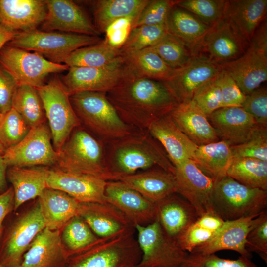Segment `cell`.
<instances>
[{
  "instance_id": "26",
  "label": "cell",
  "mask_w": 267,
  "mask_h": 267,
  "mask_svg": "<svg viewBox=\"0 0 267 267\" xmlns=\"http://www.w3.org/2000/svg\"><path fill=\"white\" fill-rule=\"evenodd\" d=\"M157 220L165 233L178 243L185 231L199 216L195 208L177 193L156 202Z\"/></svg>"
},
{
  "instance_id": "21",
  "label": "cell",
  "mask_w": 267,
  "mask_h": 267,
  "mask_svg": "<svg viewBox=\"0 0 267 267\" xmlns=\"http://www.w3.org/2000/svg\"><path fill=\"white\" fill-rule=\"evenodd\" d=\"M220 64L234 80L245 95L267 80V53L251 44L241 57Z\"/></svg>"
},
{
  "instance_id": "53",
  "label": "cell",
  "mask_w": 267,
  "mask_h": 267,
  "mask_svg": "<svg viewBox=\"0 0 267 267\" xmlns=\"http://www.w3.org/2000/svg\"><path fill=\"white\" fill-rule=\"evenodd\" d=\"M216 233L194 222L180 237L178 244L184 251L191 253L196 248L211 239Z\"/></svg>"
},
{
  "instance_id": "28",
  "label": "cell",
  "mask_w": 267,
  "mask_h": 267,
  "mask_svg": "<svg viewBox=\"0 0 267 267\" xmlns=\"http://www.w3.org/2000/svg\"><path fill=\"white\" fill-rule=\"evenodd\" d=\"M169 114L177 127L197 145L219 140L207 116L191 100L179 103Z\"/></svg>"
},
{
  "instance_id": "57",
  "label": "cell",
  "mask_w": 267,
  "mask_h": 267,
  "mask_svg": "<svg viewBox=\"0 0 267 267\" xmlns=\"http://www.w3.org/2000/svg\"><path fill=\"white\" fill-rule=\"evenodd\" d=\"M250 44L267 53V21L264 19L255 30Z\"/></svg>"
},
{
  "instance_id": "43",
  "label": "cell",
  "mask_w": 267,
  "mask_h": 267,
  "mask_svg": "<svg viewBox=\"0 0 267 267\" xmlns=\"http://www.w3.org/2000/svg\"><path fill=\"white\" fill-rule=\"evenodd\" d=\"M226 0H177L175 5L212 26L224 17Z\"/></svg>"
},
{
  "instance_id": "31",
  "label": "cell",
  "mask_w": 267,
  "mask_h": 267,
  "mask_svg": "<svg viewBox=\"0 0 267 267\" xmlns=\"http://www.w3.org/2000/svg\"><path fill=\"white\" fill-rule=\"evenodd\" d=\"M46 227L60 230L73 217L79 215L80 202L67 193L46 187L38 197Z\"/></svg>"
},
{
  "instance_id": "44",
  "label": "cell",
  "mask_w": 267,
  "mask_h": 267,
  "mask_svg": "<svg viewBox=\"0 0 267 267\" xmlns=\"http://www.w3.org/2000/svg\"><path fill=\"white\" fill-rule=\"evenodd\" d=\"M31 128L22 116L13 108L0 114V141L7 149L20 142Z\"/></svg>"
},
{
  "instance_id": "1",
  "label": "cell",
  "mask_w": 267,
  "mask_h": 267,
  "mask_svg": "<svg viewBox=\"0 0 267 267\" xmlns=\"http://www.w3.org/2000/svg\"><path fill=\"white\" fill-rule=\"evenodd\" d=\"M126 68L106 96L125 123L137 130H147L153 122L169 114L179 102L165 82L138 76Z\"/></svg>"
},
{
  "instance_id": "13",
  "label": "cell",
  "mask_w": 267,
  "mask_h": 267,
  "mask_svg": "<svg viewBox=\"0 0 267 267\" xmlns=\"http://www.w3.org/2000/svg\"><path fill=\"white\" fill-rule=\"evenodd\" d=\"M60 78L70 95L84 92L107 93L119 82L127 68L123 58L102 67H70Z\"/></svg>"
},
{
  "instance_id": "2",
  "label": "cell",
  "mask_w": 267,
  "mask_h": 267,
  "mask_svg": "<svg viewBox=\"0 0 267 267\" xmlns=\"http://www.w3.org/2000/svg\"><path fill=\"white\" fill-rule=\"evenodd\" d=\"M108 169L115 180L139 170L159 167L174 174L175 167L147 130L105 143Z\"/></svg>"
},
{
  "instance_id": "33",
  "label": "cell",
  "mask_w": 267,
  "mask_h": 267,
  "mask_svg": "<svg viewBox=\"0 0 267 267\" xmlns=\"http://www.w3.org/2000/svg\"><path fill=\"white\" fill-rule=\"evenodd\" d=\"M166 24L168 33L179 39L195 56L198 55L201 42L211 26L176 5L171 9Z\"/></svg>"
},
{
  "instance_id": "39",
  "label": "cell",
  "mask_w": 267,
  "mask_h": 267,
  "mask_svg": "<svg viewBox=\"0 0 267 267\" xmlns=\"http://www.w3.org/2000/svg\"><path fill=\"white\" fill-rule=\"evenodd\" d=\"M226 175L246 186L267 191V161L234 157Z\"/></svg>"
},
{
  "instance_id": "30",
  "label": "cell",
  "mask_w": 267,
  "mask_h": 267,
  "mask_svg": "<svg viewBox=\"0 0 267 267\" xmlns=\"http://www.w3.org/2000/svg\"><path fill=\"white\" fill-rule=\"evenodd\" d=\"M267 11V0H226L223 18L250 44Z\"/></svg>"
},
{
  "instance_id": "58",
  "label": "cell",
  "mask_w": 267,
  "mask_h": 267,
  "mask_svg": "<svg viewBox=\"0 0 267 267\" xmlns=\"http://www.w3.org/2000/svg\"><path fill=\"white\" fill-rule=\"evenodd\" d=\"M8 166L3 155H0V194L8 189L6 172Z\"/></svg>"
},
{
  "instance_id": "37",
  "label": "cell",
  "mask_w": 267,
  "mask_h": 267,
  "mask_svg": "<svg viewBox=\"0 0 267 267\" xmlns=\"http://www.w3.org/2000/svg\"><path fill=\"white\" fill-rule=\"evenodd\" d=\"M122 57L130 71L149 79L167 82L176 70L168 66L151 47Z\"/></svg>"
},
{
  "instance_id": "5",
  "label": "cell",
  "mask_w": 267,
  "mask_h": 267,
  "mask_svg": "<svg viewBox=\"0 0 267 267\" xmlns=\"http://www.w3.org/2000/svg\"><path fill=\"white\" fill-rule=\"evenodd\" d=\"M214 211L224 221L257 216L267 207V191L251 188L225 176L214 182Z\"/></svg>"
},
{
  "instance_id": "25",
  "label": "cell",
  "mask_w": 267,
  "mask_h": 267,
  "mask_svg": "<svg viewBox=\"0 0 267 267\" xmlns=\"http://www.w3.org/2000/svg\"><path fill=\"white\" fill-rule=\"evenodd\" d=\"M46 13L45 0H0V23L14 31L36 29Z\"/></svg>"
},
{
  "instance_id": "54",
  "label": "cell",
  "mask_w": 267,
  "mask_h": 267,
  "mask_svg": "<svg viewBox=\"0 0 267 267\" xmlns=\"http://www.w3.org/2000/svg\"><path fill=\"white\" fill-rule=\"evenodd\" d=\"M18 84L13 77L0 65V114L12 108V99Z\"/></svg>"
},
{
  "instance_id": "24",
  "label": "cell",
  "mask_w": 267,
  "mask_h": 267,
  "mask_svg": "<svg viewBox=\"0 0 267 267\" xmlns=\"http://www.w3.org/2000/svg\"><path fill=\"white\" fill-rule=\"evenodd\" d=\"M147 130L164 148L174 167L192 159L198 145L177 127L169 114L153 122Z\"/></svg>"
},
{
  "instance_id": "52",
  "label": "cell",
  "mask_w": 267,
  "mask_h": 267,
  "mask_svg": "<svg viewBox=\"0 0 267 267\" xmlns=\"http://www.w3.org/2000/svg\"><path fill=\"white\" fill-rule=\"evenodd\" d=\"M137 18L125 17L114 21L106 29L105 39L112 47L120 49L127 40Z\"/></svg>"
},
{
  "instance_id": "17",
  "label": "cell",
  "mask_w": 267,
  "mask_h": 267,
  "mask_svg": "<svg viewBox=\"0 0 267 267\" xmlns=\"http://www.w3.org/2000/svg\"><path fill=\"white\" fill-rule=\"evenodd\" d=\"M46 17L41 24L42 31L59 30L82 35L99 36L96 29L85 11L70 0H45Z\"/></svg>"
},
{
  "instance_id": "15",
  "label": "cell",
  "mask_w": 267,
  "mask_h": 267,
  "mask_svg": "<svg viewBox=\"0 0 267 267\" xmlns=\"http://www.w3.org/2000/svg\"><path fill=\"white\" fill-rule=\"evenodd\" d=\"M250 44L226 20L223 18L211 26L200 44L198 55L221 64L238 58Z\"/></svg>"
},
{
  "instance_id": "8",
  "label": "cell",
  "mask_w": 267,
  "mask_h": 267,
  "mask_svg": "<svg viewBox=\"0 0 267 267\" xmlns=\"http://www.w3.org/2000/svg\"><path fill=\"white\" fill-rule=\"evenodd\" d=\"M0 65L15 80L18 85H28L36 88L45 84L50 73L68 70L69 67L46 59L37 52L4 45L0 50Z\"/></svg>"
},
{
  "instance_id": "36",
  "label": "cell",
  "mask_w": 267,
  "mask_h": 267,
  "mask_svg": "<svg viewBox=\"0 0 267 267\" xmlns=\"http://www.w3.org/2000/svg\"><path fill=\"white\" fill-rule=\"evenodd\" d=\"M150 0H97L91 3L94 24L101 34L117 19L133 17L138 18Z\"/></svg>"
},
{
  "instance_id": "48",
  "label": "cell",
  "mask_w": 267,
  "mask_h": 267,
  "mask_svg": "<svg viewBox=\"0 0 267 267\" xmlns=\"http://www.w3.org/2000/svg\"><path fill=\"white\" fill-rule=\"evenodd\" d=\"M215 77L203 85L191 100L207 116L222 107L221 90Z\"/></svg>"
},
{
  "instance_id": "45",
  "label": "cell",
  "mask_w": 267,
  "mask_h": 267,
  "mask_svg": "<svg viewBox=\"0 0 267 267\" xmlns=\"http://www.w3.org/2000/svg\"><path fill=\"white\" fill-rule=\"evenodd\" d=\"M233 158H251L267 161V127L258 126L242 143L230 146Z\"/></svg>"
},
{
  "instance_id": "7",
  "label": "cell",
  "mask_w": 267,
  "mask_h": 267,
  "mask_svg": "<svg viewBox=\"0 0 267 267\" xmlns=\"http://www.w3.org/2000/svg\"><path fill=\"white\" fill-rule=\"evenodd\" d=\"M36 89L49 123L53 147L58 152L81 123L71 103L70 95L58 75Z\"/></svg>"
},
{
  "instance_id": "47",
  "label": "cell",
  "mask_w": 267,
  "mask_h": 267,
  "mask_svg": "<svg viewBox=\"0 0 267 267\" xmlns=\"http://www.w3.org/2000/svg\"><path fill=\"white\" fill-rule=\"evenodd\" d=\"M246 248L250 253L259 255L267 264V211L265 210L254 219L246 238Z\"/></svg>"
},
{
  "instance_id": "18",
  "label": "cell",
  "mask_w": 267,
  "mask_h": 267,
  "mask_svg": "<svg viewBox=\"0 0 267 267\" xmlns=\"http://www.w3.org/2000/svg\"><path fill=\"white\" fill-rule=\"evenodd\" d=\"M222 69L220 64L199 55L183 67L176 69L171 79L164 82L173 91L179 103L186 102L191 101L195 92L215 78Z\"/></svg>"
},
{
  "instance_id": "49",
  "label": "cell",
  "mask_w": 267,
  "mask_h": 267,
  "mask_svg": "<svg viewBox=\"0 0 267 267\" xmlns=\"http://www.w3.org/2000/svg\"><path fill=\"white\" fill-rule=\"evenodd\" d=\"M175 5V0H150L141 12L134 27L165 23L171 9Z\"/></svg>"
},
{
  "instance_id": "14",
  "label": "cell",
  "mask_w": 267,
  "mask_h": 267,
  "mask_svg": "<svg viewBox=\"0 0 267 267\" xmlns=\"http://www.w3.org/2000/svg\"><path fill=\"white\" fill-rule=\"evenodd\" d=\"M174 175L177 193L195 208L199 217L215 212L212 201L214 182L193 160L188 159L175 166Z\"/></svg>"
},
{
  "instance_id": "61",
  "label": "cell",
  "mask_w": 267,
  "mask_h": 267,
  "mask_svg": "<svg viewBox=\"0 0 267 267\" xmlns=\"http://www.w3.org/2000/svg\"><path fill=\"white\" fill-rule=\"evenodd\" d=\"M0 267H2L0 265Z\"/></svg>"
},
{
  "instance_id": "46",
  "label": "cell",
  "mask_w": 267,
  "mask_h": 267,
  "mask_svg": "<svg viewBox=\"0 0 267 267\" xmlns=\"http://www.w3.org/2000/svg\"><path fill=\"white\" fill-rule=\"evenodd\" d=\"M181 267H257L251 258L240 256L231 260L219 257L215 254L188 253Z\"/></svg>"
},
{
  "instance_id": "55",
  "label": "cell",
  "mask_w": 267,
  "mask_h": 267,
  "mask_svg": "<svg viewBox=\"0 0 267 267\" xmlns=\"http://www.w3.org/2000/svg\"><path fill=\"white\" fill-rule=\"evenodd\" d=\"M14 193L12 186L0 194V241L4 229V221L14 209Z\"/></svg>"
},
{
  "instance_id": "20",
  "label": "cell",
  "mask_w": 267,
  "mask_h": 267,
  "mask_svg": "<svg viewBox=\"0 0 267 267\" xmlns=\"http://www.w3.org/2000/svg\"><path fill=\"white\" fill-rule=\"evenodd\" d=\"M79 215L101 238L111 239L135 230L125 215L108 203L80 202Z\"/></svg>"
},
{
  "instance_id": "9",
  "label": "cell",
  "mask_w": 267,
  "mask_h": 267,
  "mask_svg": "<svg viewBox=\"0 0 267 267\" xmlns=\"http://www.w3.org/2000/svg\"><path fill=\"white\" fill-rule=\"evenodd\" d=\"M101 40L99 36L47 32L36 29L18 32L6 44L33 51L52 61L78 48L94 44Z\"/></svg>"
},
{
  "instance_id": "3",
  "label": "cell",
  "mask_w": 267,
  "mask_h": 267,
  "mask_svg": "<svg viewBox=\"0 0 267 267\" xmlns=\"http://www.w3.org/2000/svg\"><path fill=\"white\" fill-rule=\"evenodd\" d=\"M57 153L55 167L59 170L115 181L107 166L105 143L82 125L72 131Z\"/></svg>"
},
{
  "instance_id": "12",
  "label": "cell",
  "mask_w": 267,
  "mask_h": 267,
  "mask_svg": "<svg viewBox=\"0 0 267 267\" xmlns=\"http://www.w3.org/2000/svg\"><path fill=\"white\" fill-rule=\"evenodd\" d=\"M51 140L49 127L44 122L31 128L20 142L6 150L3 157L8 167L55 166L58 153Z\"/></svg>"
},
{
  "instance_id": "4",
  "label": "cell",
  "mask_w": 267,
  "mask_h": 267,
  "mask_svg": "<svg viewBox=\"0 0 267 267\" xmlns=\"http://www.w3.org/2000/svg\"><path fill=\"white\" fill-rule=\"evenodd\" d=\"M70 100L81 125L104 143L140 130L121 118L105 93L81 92L70 95Z\"/></svg>"
},
{
  "instance_id": "10",
  "label": "cell",
  "mask_w": 267,
  "mask_h": 267,
  "mask_svg": "<svg viewBox=\"0 0 267 267\" xmlns=\"http://www.w3.org/2000/svg\"><path fill=\"white\" fill-rule=\"evenodd\" d=\"M46 227L37 202L18 217L3 232L0 241V265L19 267L36 236Z\"/></svg>"
},
{
  "instance_id": "60",
  "label": "cell",
  "mask_w": 267,
  "mask_h": 267,
  "mask_svg": "<svg viewBox=\"0 0 267 267\" xmlns=\"http://www.w3.org/2000/svg\"><path fill=\"white\" fill-rule=\"evenodd\" d=\"M6 150V148L3 145V144L0 141V155H3L4 154Z\"/></svg>"
},
{
  "instance_id": "29",
  "label": "cell",
  "mask_w": 267,
  "mask_h": 267,
  "mask_svg": "<svg viewBox=\"0 0 267 267\" xmlns=\"http://www.w3.org/2000/svg\"><path fill=\"white\" fill-rule=\"evenodd\" d=\"M119 181L155 202L177 193L174 174L159 167L124 176Z\"/></svg>"
},
{
  "instance_id": "27",
  "label": "cell",
  "mask_w": 267,
  "mask_h": 267,
  "mask_svg": "<svg viewBox=\"0 0 267 267\" xmlns=\"http://www.w3.org/2000/svg\"><path fill=\"white\" fill-rule=\"evenodd\" d=\"M257 216L225 221L222 228L211 239L191 253L211 254L221 250H229L238 252L240 256L251 258V253L246 248V238L254 219Z\"/></svg>"
},
{
  "instance_id": "40",
  "label": "cell",
  "mask_w": 267,
  "mask_h": 267,
  "mask_svg": "<svg viewBox=\"0 0 267 267\" xmlns=\"http://www.w3.org/2000/svg\"><path fill=\"white\" fill-rule=\"evenodd\" d=\"M12 108L32 128L45 122V114L37 89L28 85H18L14 92Z\"/></svg>"
},
{
  "instance_id": "22",
  "label": "cell",
  "mask_w": 267,
  "mask_h": 267,
  "mask_svg": "<svg viewBox=\"0 0 267 267\" xmlns=\"http://www.w3.org/2000/svg\"><path fill=\"white\" fill-rule=\"evenodd\" d=\"M207 117L219 139L230 146L246 141L259 126L241 107H222Z\"/></svg>"
},
{
  "instance_id": "19",
  "label": "cell",
  "mask_w": 267,
  "mask_h": 267,
  "mask_svg": "<svg viewBox=\"0 0 267 267\" xmlns=\"http://www.w3.org/2000/svg\"><path fill=\"white\" fill-rule=\"evenodd\" d=\"M106 181L90 176L66 172L55 167L48 169L46 186L63 191L82 203H107Z\"/></svg>"
},
{
  "instance_id": "59",
  "label": "cell",
  "mask_w": 267,
  "mask_h": 267,
  "mask_svg": "<svg viewBox=\"0 0 267 267\" xmlns=\"http://www.w3.org/2000/svg\"><path fill=\"white\" fill-rule=\"evenodd\" d=\"M18 32L5 27L0 23V50L7 43L12 40Z\"/></svg>"
},
{
  "instance_id": "23",
  "label": "cell",
  "mask_w": 267,
  "mask_h": 267,
  "mask_svg": "<svg viewBox=\"0 0 267 267\" xmlns=\"http://www.w3.org/2000/svg\"><path fill=\"white\" fill-rule=\"evenodd\" d=\"M69 258L60 230L45 227L31 244L19 267H65Z\"/></svg>"
},
{
  "instance_id": "56",
  "label": "cell",
  "mask_w": 267,
  "mask_h": 267,
  "mask_svg": "<svg viewBox=\"0 0 267 267\" xmlns=\"http://www.w3.org/2000/svg\"><path fill=\"white\" fill-rule=\"evenodd\" d=\"M224 221L215 212L207 213L198 218L195 223L204 229L216 233L223 226Z\"/></svg>"
},
{
  "instance_id": "16",
  "label": "cell",
  "mask_w": 267,
  "mask_h": 267,
  "mask_svg": "<svg viewBox=\"0 0 267 267\" xmlns=\"http://www.w3.org/2000/svg\"><path fill=\"white\" fill-rule=\"evenodd\" d=\"M104 194L107 202L122 212L134 227L145 226L157 220L156 202L119 180L106 181Z\"/></svg>"
},
{
  "instance_id": "50",
  "label": "cell",
  "mask_w": 267,
  "mask_h": 267,
  "mask_svg": "<svg viewBox=\"0 0 267 267\" xmlns=\"http://www.w3.org/2000/svg\"><path fill=\"white\" fill-rule=\"evenodd\" d=\"M241 107L251 115L258 125L267 127V89L259 87L246 96Z\"/></svg>"
},
{
  "instance_id": "32",
  "label": "cell",
  "mask_w": 267,
  "mask_h": 267,
  "mask_svg": "<svg viewBox=\"0 0 267 267\" xmlns=\"http://www.w3.org/2000/svg\"><path fill=\"white\" fill-rule=\"evenodd\" d=\"M48 169L44 166L8 167L6 177L12 185L14 193V210L41 195L47 187Z\"/></svg>"
},
{
  "instance_id": "41",
  "label": "cell",
  "mask_w": 267,
  "mask_h": 267,
  "mask_svg": "<svg viewBox=\"0 0 267 267\" xmlns=\"http://www.w3.org/2000/svg\"><path fill=\"white\" fill-rule=\"evenodd\" d=\"M151 47L168 66L174 69L183 67L196 56L184 43L168 32Z\"/></svg>"
},
{
  "instance_id": "34",
  "label": "cell",
  "mask_w": 267,
  "mask_h": 267,
  "mask_svg": "<svg viewBox=\"0 0 267 267\" xmlns=\"http://www.w3.org/2000/svg\"><path fill=\"white\" fill-rule=\"evenodd\" d=\"M232 159L230 145L222 140L198 146L192 158L214 182L226 176Z\"/></svg>"
},
{
  "instance_id": "42",
  "label": "cell",
  "mask_w": 267,
  "mask_h": 267,
  "mask_svg": "<svg viewBox=\"0 0 267 267\" xmlns=\"http://www.w3.org/2000/svg\"><path fill=\"white\" fill-rule=\"evenodd\" d=\"M167 33L166 23L157 25L134 27L124 44L120 48L122 56L151 47Z\"/></svg>"
},
{
  "instance_id": "51",
  "label": "cell",
  "mask_w": 267,
  "mask_h": 267,
  "mask_svg": "<svg viewBox=\"0 0 267 267\" xmlns=\"http://www.w3.org/2000/svg\"><path fill=\"white\" fill-rule=\"evenodd\" d=\"M215 80L220 89L222 107H241L246 95L242 93L231 76L222 69Z\"/></svg>"
},
{
  "instance_id": "6",
  "label": "cell",
  "mask_w": 267,
  "mask_h": 267,
  "mask_svg": "<svg viewBox=\"0 0 267 267\" xmlns=\"http://www.w3.org/2000/svg\"><path fill=\"white\" fill-rule=\"evenodd\" d=\"M131 230L69 258L65 267H138L142 252Z\"/></svg>"
},
{
  "instance_id": "38",
  "label": "cell",
  "mask_w": 267,
  "mask_h": 267,
  "mask_svg": "<svg viewBox=\"0 0 267 267\" xmlns=\"http://www.w3.org/2000/svg\"><path fill=\"white\" fill-rule=\"evenodd\" d=\"M61 238L70 258L109 239L98 237L79 215L73 217L64 226Z\"/></svg>"
},
{
  "instance_id": "35",
  "label": "cell",
  "mask_w": 267,
  "mask_h": 267,
  "mask_svg": "<svg viewBox=\"0 0 267 267\" xmlns=\"http://www.w3.org/2000/svg\"><path fill=\"white\" fill-rule=\"evenodd\" d=\"M120 49L111 46L104 39L98 43L78 48L52 62L70 67H102L121 59Z\"/></svg>"
},
{
  "instance_id": "11",
  "label": "cell",
  "mask_w": 267,
  "mask_h": 267,
  "mask_svg": "<svg viewBox=\"0 0 267 267\" xmlns=\"http://www.w3.org/2000/svg\"><path fill=\"white\" fill-rule=\"evenodd\" d=\"M135 229L142 252L138 267H181L188 253L165 233L157 220Z\"/></svg>"
}]
</instances>
